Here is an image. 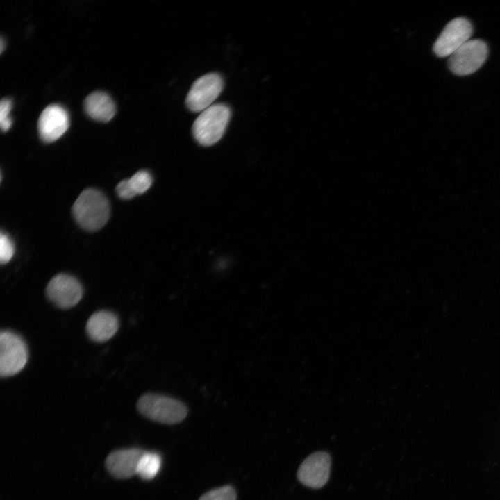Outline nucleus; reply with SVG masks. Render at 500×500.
I'll return each mask as SVG.
<instances>
[{
  "label": "nucleus",
  "mask_w": 500,
  "mask_h": 500,
  "mask_svg": "<svg viewBox=\"0 0 500 500\" xmlns=\"http://www.w3.org/2000/svg\"><path fill=\"white\" fill-rule=\"evenodd\" d=\"M76 222L84 229L94 231L101 228L110 217V205L103 193L88 188L83 190L72 208Z\"/></svg>",
  "instance_id": "1"
},
{
  "label": "nucleus",
  "mask_w": 500,
  "mask_h": 500,
  "mask_svg": "<svg viewBox=\"0 0 500 500\" xmlns=\"http://www.w3.org/2000/svg\"><path fill=\"white\" fill-rule=\"evenodd\" d=\"M136 406L138 412L143 416L165 424L179 423L188 415V408L183 402L159 394H143Z\"/></svg>",
  "instance_id": "2"
},
{
  "label": "nucleus",
  "mask_w": 500,
  "mask_h": 500,
  "mask_svg": "<svg viewBox=\"0 0 500 500\" xmlns=\"http://www.w3.org/2000/svg\"><path fill=\"white\" fill-rule=\"evenodd\" d=\"M231 115L230 108L224 103L212 104L203 110L192 125L194 139L206 147L215 144L223 136Z\"/></svg>",
  "instance_id": "3"
},
{
  "label": "nucleus",
  "mask_w": 500,
  "mask_h": 500,
  "mask_svg": "<svg viewBox=\"0 0 500 500\" xmlns=\"http://www.w3.org/2000/svg\"><path fill=\"white\" fill-rule=\"evenodd\" d=\"M28 358L26 342L17 333L8 330L0 333V376L8 377L18 374Z\"/></svg>",
  "instance_id": "4"
},
{
  "label": "nucleus",
  "mask_w": 500,
  "mask_h": 500,
  "mask_svg": "<svg viewBox=\"0 0 500 500\" xmlns=\"http://www.w3.org/2000/svg\"><path fill=\"white\" fill-rule=\"evenodd\" d=\"M488 54L487 44L479 39H470L449 58V67L456 75L466 76L478 70Z\"/></svg>",
  "instance_id": "5"
},
{
  "label": "nucleus",
  "mask_w": 500,
  "mask_h": 500,
  "mask_svg": "<svg viewBox=\"0 0 500 500\" xmlns=\"http://www.w3.org/2000/svg\"><path fill=\"white\" fill-rule=\"evenodd\" d=\"M224 81L217 73H208L197 78L192 85L185 99V104L192 112H202L219 97Z\"/></svg>",
  "instance_id": "6"
},
{
  "label": "nucleus",
  "mask_w": 500,
  "mask_h": 500,
  "mask_svg": "<svg viewBox=\"0 0 500 500\" xmlns=\"http://www.w3.org/2000/svg\"><path fill=\"white\" fill-rule=\"evenodd\" d=\"M46 295L56 306L69 309L80 301L83 296V287L75 277L67 274H59L48 283Z\"/></svg>",
  "instance_id": "7"
},
{
  "label": "nucleus",
  "mask_w": 500,
  "mask_h": 500,
  "mask_svg": "<svg viewBox=\"0 0 500 500\" xmlns=\"http://www.w3.org/2000/svg\"><path fill=\"white\" fill-rule=\"evenodd\" d=\"M472 32V24L467 19H453L446 25L434 43V53L439 57L450 56L470 40Z\"/></svg>",
  "instance_id": "8"
},
{
  "label": "nucleus",
  "mask_w": 500,
  "mask_h": 500,
  "mask_svg": "<svg viewBox=\"0 0 500 500\" xmlns=\"http://www.w3.org/2000/svg\"><path fill=\"white\" fill-rule=\"evenodd\" d=\"M331 457L324 451H317L308 456L297 471V478L304 485L312 488L323 487L328 480Z\"/></svg>",
  "instance_id": "9"
},
{
  "label": "nucleus",
  "mask_w": 500,
  "mask_h": 500,
  "mask_svg": "<svg viewBox=\"0 0 500 500\" xmlns=\"http://www.w3.org/2000/svg\"><path fill=\"white\" fill-rule=\"evenodd\" d=\"M69 117L67 111L60 105L47 106L40 115L38 128L44 142H52L60 138L67 130Z\"/></svg>",
  "instance_id": "10"
},
{
  "label": "nucleus",
  "mask_w": 500,
  "mask_h": 500,
  "mask_svg": "<svg viewBox=\"0 0 500 500\" xmlns=\"http://www.w3.org/2000/svg\"><path fill=\"white\" fill-rule=\"evenodd\" d=\"M144 451L138 448L114 451L106 458V469L116 478H128L137 474L138 463Z\"/></svg>",
  "instance_id": "11"
},
{
  "label": "nucleus",
  "mask_w": 500,
  "mask_h": 500,
  "mask_svg": "<svg viewBox=\"0 0 500 500\" xmlns=\"http://www.w3.org/2000/svg\"><path fill=\"white\" fill-rule=\"evenodd\" d=\"M119 319L117 315L108 310L94 312L88 319L85 330L88 337L96 342H104L117 331Z\"/></svg>",
  "instance_id": "12"
},
{
  "label": "nucleus",
  "mask_w": 500,
  "mask_h": 500,
  "mask_svg": "<svg viewBox=\"0 0 500 500\" xmlns=\"http://www.w3.org/2000/svg\"><path fill=\"white\" fill-rule=\"evenodd\" d=\"M84 108L87 114L92 119L107 122L116 112L115 103L106 93L94 92L85 99Z\"/></svg>",
  "instance_id": "13"
},
{
  "label": "nucleus",
  "mask_w": 500,
  "mask_h": 500,
  "mask_svg": "<svg viewBox=\"0 0 500 500\" xmlns=\"http://www.w3.org/2000/svg\"><path fill=\"white\" fill-rule=\"evenodd\" d=\"M161 464L162 459L158 453L144 451L139 461L137 474L144 480H151L159 472Z\"/></svg>",
  "instance_id": "14"
},
{
  "label": "nucleus",
  "mask_w": 500,
  "mask_h": 500,
  "mask_svg": "<svg viewBox=\"0 0 500 500\" xmlns=\"http://www.w3.org/2000/svg\"><path fill=\"white\" fill-rule=\"evenodd\" d=\"M130 185L135 194L145 192L152 184V177L147 171H139L128 179Z\"/></svg>",
  "instance_id": "15"
},
{
  "label": "nucleus",
  "mask_w": 500,
  "mask_h": 500,
  "mask_svg": "<svg viewBox=\"0 0 500 500\" xmlns=\"http://www.w3.org/2000/svg\"><path fill=\"white\" fill-rule=\"evenodd\" d=\"M236 498L235 489L231 486L225 485L205 493L199 500H236Z\"/></svg>",
  "instance_id": "16"
},
{
  "label": "nucleus",
  "mask_w": 500,
  "mask_h": 500,
  "mask_svg": "<svg viewBox=\"0 0 500 500\" xmlns=\"http://www.w3.org/2000/svg\"><path fill=\"white\" fill-rule=\"evenodd\" d=\"M15 246L12 240L6 233L1 232L0 235V261L1 264L7 263L13 256Z\"/></svg>",
  "instance_id": "17"
},
{
  "label": "nucleus",
  "mask_w": 500,
  "mask_h": 500,
  "mask_svg": "<svg viewBox=\"0 0 500 500\" xmlns=\"http://www.w3.org/2000/svg\"><path fill=\"white\" fill-rule=\"evenodd\" d=\"M12 101L4 98L0 103V126L3 131H7L12 126V121L10 115L12 109Z\"/></svg>",
  "instance_id": "18"
},
{
  "label": "nucleus",
  "mask_w": 500,
  "mask_h": 500,
  "mask_svg": "<svg viewBox=\"0 0 500 500\" xmlns=\"http://www.w3.org/2000/svg\"><path fill=\"white\" fill-rule=\"evenodd\" d=\"M116 192L122 199H129L136 195L130 185L128 179L120 181L116 187Z\"/></svg>",
  "instance_id": "19"
},
{
  "label": "nucleus",
  "mask_w": 500,
  "mask_h": 500,
  "mask_svg": "<svg viewBox=\"0 0 500 500\" xmlns=\"http://www.w3.org/2000/svg\"><path fill=\"white\" fill-rule=\"evenodd\" d=\"M4 44H5V43H4V41H3V38H1V42H0V47H0V50H1V53H2L3 51V49H4Z\"/></svg>",
  "instance_id": "20"
}]
</instances>
